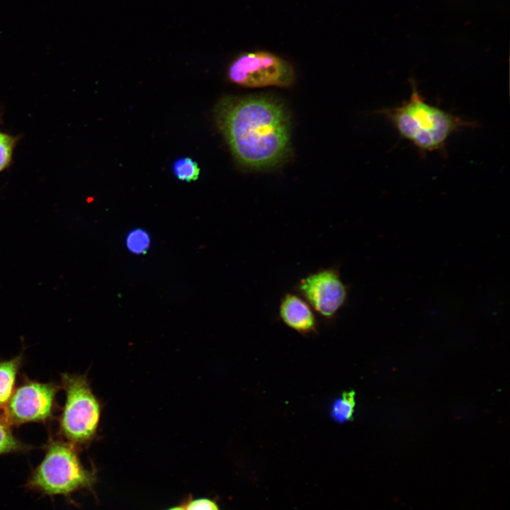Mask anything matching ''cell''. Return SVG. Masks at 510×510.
<instances>
[{
  "instance_id": "cell-1",
  "label": "cell",
  "mask_w": 510,
  "mask_h": 510,
  "mask_svg": "<svg viewBox=\"0 0 510 510\" xmlns=\"http://www.w3.org/2000/svg\"><path fill=\"white\" fill-rule=\"evenodd\" d=\"M217 125L234 157L242 166H276L290 147V120L283 105L270 97L227 96L216 105Z\"/></svg>"
},
{
  "instance_id": "cell-2",
  "label": "cell",
  "mask_w": 510,
  "mask_h": 510,
  "mask_svg": "<svg viewBox=\"0 0 510 510\" xmlns=\"http://www.w3.org/2000/svg\"><path fill=\"white\" fill-rule=\"evenodd\" d=\"M410 84L408 100L400 106L384 108L378 113L420 154L443 152L453 134L477 125L475 122L430 104L420 94L415 81L412 79Z\"/></svg>"
},
{
  "instance_id": "cell-3",
  "label": "cell",
  "mask_w": 510,
  "mask_h": 510,
  "mask_svg": "<svg viewBox=\"0 0 510 510\" xmlns=\"http://www.w3.org/2000/svg\"><path fill=\"white\" fill-rule=\"evenodd\" d=\"M43 448L44 457L31 472L26 489L44 496L69 497L91 487L94 475L82 464L78 447L50 434Z\"/></svg>"
},
{
  "instance_id": "cell-4",
  "label": "cell",
  "mask_w": 510,
  "mask_h": 510,
  "mask_svg": "<svg viewBox=\"0 0 510 510\" xmlns=\"http://www.w3.org/2000/svg\"><path fill=\"white\" fill-rule=\"evenodd\" d=\"M60 387L65 402L58 416V436L79 449L98 436L103 405L86 374L63 373Z\"/></svg>"
},
{
  "instance_id": "cell-5",
  "label": "cell",
  "mask_w": 510,
  "mask_h": 510,
  "mask_svg": "<svg viewBox=\"0 0 510 510\" xmlns=\"http://www.w3.org/2000/svg\"><path fill=\"white\" fill-rule=\"evenodd\" d=\"M60 388V384L41 382L25 376L2 414L11 426L30 422L47 424L58 408L56 396Z\"/></svg>"
},
{
  "instance_id": "cell-6",
  "label": "cell",
  "mask_w": 510,
  "mask_h": 510,
  "mask_svg": "<svg viewBox=\"0 0 510 510\" xmlns=\"http://www.w3.org/2000/svg\"><path fill=\"white\" fill-rule=\"evenodd\" d=\"M227 76L238 85L258 88L289 86L295 79L291 65L282 58L266 52L244 53L230 64Z\"/></svg>"
},
{
  "instance_id": "cell-7",
  "label": "cell",
  "mask_w": 510,
  "mask_h": 510,
  "mask_svg": "<svg viewBox=\"0 0 510 510\" xmlns=\"http://www.w3.org/2000/svg\"><path fill=\"white\" fill-rule=\"evenodd\" d=\"M295 290L319 315L333 318L345 305L348 288L337 267L321 268L300 279Z\"/></svg>"
},
{
  "instance_id": "cell-8",
  "label": "cell",
  "mask_w": 510,
  "mask_h": 510,
  "mask_svg": "<svg viewBox=\"0 0 510 510\" xmlns=\"http://www.w3.org/2000/svg\"><path fill=\"white\" fill-rule=\"evenodd\" d=\"M278 311L280 318L289 328L301 334L317 332V322L313 310L300 295L284 294Z\"/></svg>"
},
{
  "instance_id": "cell-9",
  "label": "cell",
  "mask_w": 510,
  "mask_h": 510,
  "mask_svg": "<svg viewBox=\"0 0 510 510\" xmlns=\"http://www.w3.org/2000/svg\"><path fill=\"white\" fill-rule=\"evenodd\" d=\"M23 355L0 361V410L6 407L16 387L17 375L22 366Z\"/></svg>"
},
{
  "instance_id": "cell-10",
  "label": "cell",
  "mask_w": 510,
  "mask_h": 510,
  "mask_svg": "<svg viewBox=\"0 0 510 510\" xmlns=\"http://www.w3.org/2000/svg\"><path fill=\"white\" fill-rule=\"evenodd\" d=\"M11 426L5 416L0 413V455L27 453L33 447L23 443L13 434Z\"/></svg>"
},
{
  "instance_id": "cell-11",
  "label": "cell",
  "mask_w": 510,
  "mask_h": 510,
  "mask_svg": "<svg viewBox=\"0 0 510 510\" xmlns=\"http://www.w3.org/2000/svg\"><path fill=\"white\" fill-rule=\"evenodd\" d=\"M355 407V392H344L332 403L330 415L338 423L346 422L353 419Z\"/></svg>"
},
{
  "instance_id": "cell-12",
  "label": "cell",
  "mask_w": 510,
  "mask_h": 510,
  "mask_svg": "<svg viewBox=\"0 0 510 510\" xmlns=\"http://www.w3.org/2000/svg\"><path fill=\"white\" fill-rule=\"evenodd\" d=\"M172 171L178 180L187 182L197 180L200 172L198 163L190 157H181L175 160Z\"/></svg>"
},
{
  "instance_id": "cell-13",
  "label": "cell",
  "mask_w": 510,
  "mask_h": 510,
  "mask_svg": "<svg viewBox=\"0 0 510 510\" xmlns=\"http://www.w3.org/2000/svg\"><path fill=\"white\" fill-rule=\"evenodd\" d=\"M149 244L150 237L148 233L142 229L131 231L126 238L127 247L134 254H141L146 253Z\"/></svg>"
},
{
  "instance_id": "cell-14",
  "label": "cell",
  "mask_w": 510,
  "mask_h": 510,
  "mask_svg": "<svg viewBox=\"0 0 510 510\" xmlns=\"http://www.w3.org/2000/svg\"><path fill=\"white\" fill-rule=\"evenodd\" d=\"M13 140L7 135L0 133V171L9 162L13 148Z\"/></svg>"
},
{
  "instance_id": "cell-15",
  "label": "cell",
  "mask_w": 510,
  "mask_h": 510,
  "mask_svg": "<svg viewBox=\"0 0 510 510\" xmlns=\"http://www.w3.org/2000/svg\"><path fill=\"white\" fill-rule=\"evenodd\" d=\"M186 510H219L217 504L212 500L202 498L192 500Z\"/></svg>"
},
{
  "instance_id": "cell-16",
  "label": "cell",
  "mask_w": 510,
  "mask_h": 510,
  "mask_svg": "<svg viewBox=\"0 0 510 510\" xmlns=\"http://www.w3.org/2000/svg\"><path fill=\"white\" fill-rule=\"evenodd\" d=\"M167 510H186V509L183 507H181V506H174V507L170 508Z\"/></svg>"
}]
</instances>
